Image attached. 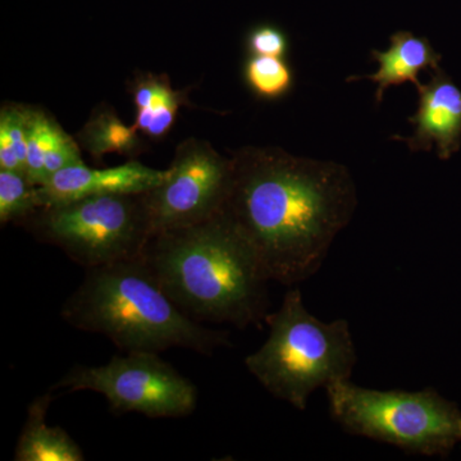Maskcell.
Returning <instances> with one entry per match:
<instances>
[{
	"instance_id": "obj_1",
	"label": "cell",
	"mask_w": 461,
	"mask_h": 461,
	"mask_svg": "<svg viewBox=\"0 0 461 461\" xmlns=\"http://www.w3.org/2000/svg\"><path fill=\"white\" fill-rule=\"evenodd\" d=\"M230 159L223 213L253 248L269 281L294 286L308 280L357 211L350 171L276 147L241 148Z\"/></svg>"
},
{
	"instance_id": "obj_2",
	"label": "cell",
	"mask_w": 461,
	"mask_h": 461,
	"mask_svg": "<svg viewBox=\"0 0 461 461\" xmlns=\"http://www.w3.org/2000/svg\"><path fill=\"white\" fill-rule=\"evenodd\" d=\"M160 286L193 320L259 327L269 299L259 260L229 217L162 230L141 254Z\"/></svg>"
},
{
	"instance_id": "obj_3",
	"label": "cell",
	"mask_w": 461,
	"mask_h": 461,
	"mask_svg": "<svg viewBox=\"0 0 461 461\" xmlns=\"http://www.w3.org/2000/svg\"><path fill=\"white\" fill-rule=\"evenodd\" d=\"M60 315L76 330L105 336L123 353L181 348L212 355L230 345L227 330L208 329L167 295L141 256L86 269Z\"/></svg>"
},
{
	"instance_id": "obj_4",
	"label": "cell",
	"mask_w": 461,
	"mask_h": 461,
	"mask_svg": "<svg viewBox=\"0 0 461 461\" xmlns=\"http://www.w3.org/2000/svg\"><path fill=\"white\" fill-rule=\"evenodd\" d=\"M269 336L245 366L272 396L305 411L318 388L350 379L357 350L346 320L326 323L309 313L302 293L287 291L277 312L267 315Z\"/></svg>"
},
{
	"instance_id": "obj_5",
	"label": "cell",
	"mask_w": 461,
	"mask_h": 461,
	"mask_svg": "<svg viewBox=\"0 0 461 461\" xmlns=\"http://www.w3.org/2000/svg\"><path fill=\"white\" fill-rule=\"evenodd\" d=\"M333 420L350 433L424 456H446L461 444V411L433 388L379 391L351 384L326 387Z\"/></svg>"
},
{
	"instance_id": "obj_6",
	"label": "cell",
	"mask_w": 461,
	"mask_h": 461,
	"mask_svg": "<svg viewBox=\"0 0 461 461\" xmlns=\"http://www.w3.org/2000/svg\"><path fill=\"white\" fill-rule=\"evenodd\" d=\"M20 226L85 269L140 257L153 235L145 193L42 206Z\"/></svg>"
},
{
	"instance_id": "obj_7",
	"label": "cell",
	"mask_w": 461,
	"mask_h": 461,
	"mask_svg": "<svg viewBox=\"0 0 461 461\" xmlns=\"http://www.w3.org/2000/svg\"><path fill=\"white\" fill-rule=\"evenodd\" d=\"M151 351L115 355L104 366H75L51 390L93 391L107 399L115 414L148 418L189 417L198 406L195 384Z\"/></svg>"
},
{
	"instance_id": "obj_8",
	"label": "cell",
	"mask_w": 461,
	"mask_h": 461,
	"mask_svg": "<svg viewBox=\"0 0 461 461\" xmlns=\"http://www.w3.org/2000/svg\"><path fill=\"white\" fill-rule=\"evenodd\" d=\"M230 182V157H223L202 139L180 142L165 182L145 193L151 232L180 229L214 217L226 204Z\"/></svg>"
},
{
	"instance_id": "obj_9",
	"label": "cell",
	"mask_w": 461,
	"mask_h": 461,
	"mask_svg": "<svg viewBox=\"0 0 461 461\" xmlns=\"http://www.w3.org/2000/svg\"><path fill=\"white\" fill-rule=\"evenodd\" d=\"M415 89L420 103L409 118L414 132L393 139L405 142L412 153L435 148L439 159L448 160L461 148V89L441 67L432 71L429 83Z\"/></svg>"
},
{
	"instance_id": "obj_10",
	"label": "cell",
	"mask_w": 461,
	"mask_h": 461,
	"mask_svg": "<svg viewBox=\"0 0 461 461\" xmlns=\"http://www.w3.org/2000/svg\"><path fill=\"white\" fill-rule=\"evenodd\" d=\"M168 168L156 169L130 159L124 165L91 168L85 163L67 167L39 186L42 206L63 204L90 196L144 194L165 182Z\"/></svg>"
},
{
	"instance_id": "obj_11",
	"label": "cell",
	"mask_w": 461,
	"mask_h": 461,
	"mask_svg": "<svg viewBox=\"0 0 461 461\" xmlns=\"http://www.w3.org/2000/svg\"><path fill=\"white\" fill-rule=\"evenodd\" d=\"M379 68L375 74L353 76L348 81L372 80L377 84L375 104L379 105L388 87L411 83L420 86V74L427 69L439 68L441 54L433 50L429 39L415 36L411 32H397L391 36L387 50H372Z\"/></svg>"
},
{
	"instance_id": "obj_12",
	"label": "cell",
	"mask_w": 461,
	"mask_h": 461,
	"mask_svg": "<svg viewBox=\"0 0 461 461\" xmlns=\"http://www.w3.org/2000/svg\"><path fill=\"white\" fill-rule=\"evenodd\" d=\"M136 114L133 126L144 136L160 140L171 131L187 91L173 89L168 75L138 72L129 83Z\"/></svg>"
},
{
	"instance_id": "obj_13",
	"label": "cell",
	"mask_w": 461,
	"mask_h": 461,
	"mask_svg": "<svg viewBox=\"0 0 461 461\" xmlns=\"http://www.w3.org/2000/svg\"><path fill=\"white\" fill-rule=\"evenodd\" d=\"M51 393L36 397L27 408V420L14 450L16 461H83L77 442L60 427L47 423Z\"/></svg>"
},
{
	"instance_id": "obj_14",
	"label": "cell",
	"mask_w": 461,
	"mask_h": 461,
	"mask_svg": "<svg viewBox=\"0 0 461 461\" xmlns=\"http://www.w3.org/2000/svg\"><path fill=\"white\" fill-rule=\"evenodd\" d=\"M142 136L133 124L124 123L111 105L102 103L91 111L76 140L95 162H102L107 154L136 159L147 151Z\"/></svg>"
},
{
	"instance_id": "obj_15",
	"label": "cell",
	"mask_w": 461,
	"mask_h": 461,
	"mask_svg": "<svg viewBox=\"0 0 461 461\" xmlns=\"http://www.w3.org/2000/svg\"><path fill=\"white\" fill-rule=\"evenodd\" d=\"M32 105L5 102L0 107V169L26 173Z\"/></svg>"
},
{
	"instance_id": "obj_16",
	"label": "cell",
	"mask_w": 461,
	"mask_h": 461,
	"mask_svg": "<svg viewBox=\"0 0 461 461\" xmlns=\"http://www.w3.org/2000/svg\"><path fill=\"white\" fill-rule=\"evenodd\" d=\"M42 208L39 186L25 172L0 169V223L20 226Z\"/></svg>"
},
{
	"instance_id": "obj_17",
	"label": "cell",
	"mask_w": 461,
	"mask_h": 461,
	"mask_svg": "<svg viewBox=\"0 0 461 461\" xmlns=\"http://www.w3.org/2000/svg\"><path fill=\"white\" fill-rule=\"evenodd\" d=\"M244 78L249 89L262 99L286 96L294 87L293 68L285 58L250 56L244 66Z\"/></svg>"
},
{
	"instance_id": "obj_18",
	"label": "cell",
	"mask_w": 461,
	"mask_h": 461,
	"mask_svg": "<svg viewBox=\"0 0 461 461\" xmlns=\"http://www.w3.org/2000/svg\"><path fill=\"white\" fill-rule=\"evenodd\" d=\"M60 124L42 108L32 105L27 138L26 175L33 184H44V162Z\"/></svg>"
},
{
	"instance_id": "obj_19",
	"label": "cell",
	"mask_w": 461,
	"mask_h": 461,
	"mask_svg": "<svg viewBox=\"0 0 461 461\" xmlns=\"http://www.w3.org/2000/svg\"><path fill=\"white\" fill-rule=\"evenodd\" d=\"M247 50L250 56L285 58L288 51V39L278 27L256 26L248 33Z\"/></svg>"
}]
</instances>
